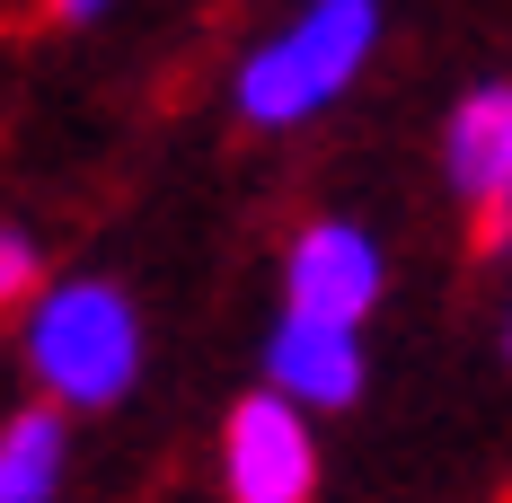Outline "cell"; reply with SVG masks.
<instances>
[{"instance_id": "obj_2", "label": "cell", "mask_w": 512, "mask_h": 503, "mask_svg": "<svg viewBox=\"0 0 512 503\" xmlns=\"http://www.w3.org/2000/svg\"><path fill=\"white\" fill-rule=\"evenodd\" d=\"M371 45H380V0H309L292 27H274L239 62V115L265 133H292L309 115H327L362 80Z\"/></svg>"}, {"instance_id": "obj_7", "label": "cell", "mask_w": 512, "mask_h": 503, "mask_svg": "<svg viewBox=\"0 0 512 503\" xmlns=\"http://www.w3.org/2000/svg\"><path fill=\"white\" fill-rule=\"evenodd\" d=\"M71 477V424L62 406H18L0 424V503H53Z\"/></svg>"}, {"instance_id": "obj_8", "label": "cell", "mask_w": 512, "mask_h": 503, "mask_svg": "<svg viewBox=\"0 0 512 503\" xmlns=\"http://www.w3.org/2000/svg\"><path fill=\"white\" fill-rule=\"evenodd\" d=\"M27 292H36V239L27 230H0V309L27 301Z\"/></svg>"}, {"instance_id": "obj_4", "label": "cell", "mask_w": 512, "mask_h": 503, "mask_svg": "<svg viewBox=\"0 0 512 503\" xmlns=\"http://www.w3.org/2000/svg\"><path fill=\"white\" fill-rule=\"evenodd\" d=\"M362 327L354 318H318V309H283L265 336V389H283L292 406L327 415V406L362 398Z\"/></svg>"}, {"instance_id": "obj_5", "label": "cell", "mask_w": 512, "mask_h": 503, "mask_svg": "<svg viewBox=\"0 0 512 503\" xmlns=\"http://www.w3.org/2000/svg\"><path fill=\"white\" fill-rule=\"evenodd\" d=\"M380 283H389L380 239L354 230V221H309L292 239V256H283V309H318V318H354L362 327Z\"/></svg>"}, {"instance_id": "obj_6", "label": "cell", "mask_w": 512, "mask_h": 503, "mask_svg": "<svg viewBox=\"0 0 512 503\" xmlns=\"http://www.w3.org/2000/svg\"><path fill=\"white\" fill-rule=\"evenodd\" d=\"M442 168H451V186H460L486 221H495V239H504V212H512V89L504 80H486V89H468L451 106V124H442Z\"/></svg>"}, {"instance_id": "obj_9", "label": "cell", "mask_w": 512, "mask_h": 503, "mask_svg": "<svg viewBox=\"0 0 512 503\" xmlns=\"http://www.w3.org/2000/svg\"><path fill=\"white\" fill-rule=\"evenodd\" d=\"M106 9H115V0H53V18H62V27H89V18H106Z\"/></svg>"}, {"instance_id": "obj_10", "label": "cell", "mask_w": 512, "mask_h": 503, "mask_svg": "<svg viewBox=\"0 0 512 503\" xmlns=\"http://www.w3.org/2000/svg\"><path fill=\"white\" fill-rule=\"evenodd\" d=\"M504 353H512V318H504Z\"/></svg>"}, {"instance_id": "obj_3", "label": "cell", "mask_w": 512, "mask_h": 503, "mask_svg": "<svg viewBox=\"0 0 512 503\" xmlns=\"http://www.w3.org/2000/svg\"><path fill=\"white\" fill-rule=\"evenodd\" d=\"M221 486L230 503H309L318 486V442H309V406L283 389H256L221 424Z\"/></svg>"}, {"instance_id": "obj_1", "label": "cell", "mask_w": 512, "mask_h": 503, "mask_svg": "<svg viewBox=\"0 0 512 503\" xmlns=\"http://www.w3.org/2000/svg\"><path fill=\"white\" fill-rule=\"evenodd\" d=\"M27 371L45 380V398L71 415H98V406H124L133 380H142V318L133 301L98 283V274H71V283H45L27 292Z\"/></svg>"}]
</instances>
